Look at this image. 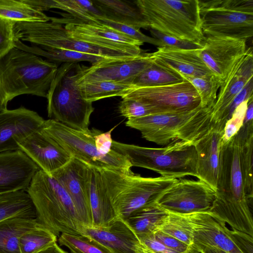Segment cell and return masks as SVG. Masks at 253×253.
<instances>
[{
    "label": "cell",
    "instance_id": "3957f363",
    "mask_svg": "<svg viewBox=\"0 0 253 253\" xmlns=\"http://www.w3.org/2000/svg\"><path fill=\"white\" fill-rule=\"evenodd\" d=\"M212 112V107H200L187 112L152 114L127 120L126 124L140 131L146 140L158 145L177 140L195 144L215 124Z\"/></svg>",
    "mask_w": 253,
    "mask_h": 253
},
{
    "label": "cell",
    "instance_id": "7402d4cb",
    "mask_svg": "<svg viewBox=\"0 0 253 253\" xmlns=\"http://www.w3.org/2000/svg\"><path fill=\"white\" fill-rule=\"evenodd\" d=\"M82 234L98 241L113 253H146L137 235L120 217L105 227L83 226Z\"/></svg>",
    "mask_w": 253,
    "mask_h": 253
},
{
    "label": "cell",
    "instance_id": "8d00e7d4",
    "mask_svg": "<svg viewBox=\"0 0 253 253\" xmlns=\"http://www.w3.org/2000/svg\"><path fill=\"white\" fill-rule=\"evenodd\" d=\"M58 241L71 253H113L105 246L86 235L61 233Z\"/></svg>",
    "mask_w": 253,
    "mask_h": 253
},
{
    "label": "cell",
    "instance_id": "cb8c5ba5",
    "mask_svg": "<svg viewBox=\"0 0 253 253\" xmlns=\"http://www.w3.org/2000/svg\"><path fill=\"white\" fill-rule=\"evenodd\" d=\"M224 127L215 123L209 132L194 144L197 154L198 178L215 191Z\"/></svg>",
    "mask_w": 253,
    "mask_h": 253
},
{
    "label": "cell",
    "instance_id": "4316f807",
    "mask_svg": "<svg viewBox=\"0 0 253 253\" xmlns=\"http://www.w3.org/2000/svg\"><path fill=\"white\" fill-rule=\"evenodd\" d=\"M104 18L135 28H149L139 8L133 1L120 0H93Z\"/></svg>",
    "mask_w": 253,
    "mask_h": 253
},
{
    "label": "cell",
    "instance_id": "e575fe53",
    "mask_svg": "<svg viewBox=\"0 0 253 253\" xmlns=\"http://www.w3.org/2000/svg\"><path fill=\"white\" fill-rule=\"evenodd\" d=\"M181 75L154 63L139 74L131 84L135 87L164 86L183 82Z\"/></svg>",
    "mask_w": 253,
    "mask_h": 253
},
{
    "label": "cell",
    "instance_id": "6da1fadb",
    "mask_svg": "<svg viewBox=\"0 0 253 253\" xmlns=\"http://www.w3.org/2000/svg\"><path fill=\"white\" fill-rule=\"evenodd\" d=\"M253 121L240 129L220 149L216 198L209 211L231 229L253 237Z\"/></svg>",
    "mask_w": 253,
    "mask_h": 253
},
{
    "label": "cell",
    "instance_id": "2e32d148",
    "mask_svg": "<svg viewBox=\"0 0 253 253\" xmlns=\"http://www.w3.org/2000/svg\"><path fill=\"white\" fill-rule=\"evenodd\" d=\"M153 64L151 53L127 58H107L89 67L83 65L77 83L107 81L131 84L134 78Z\"/></svg>",
    "mask_w": 253,
    "mask_h": 253
},
{
    "label": "cell",
    "instance_id": "9a60e30c",
    "mask_svg": "<svg viewBox=\"0 0 253 253\" xmlns=\"http://www.w3.org/2000/svg\"><path fill=\"white\" fill-rule=\"evenodd\" d=\"M215 198V191L205 182L178 179L156 202L168 212L187 214L209 211Z\"/></svg>",
    "mask_w": 253,
    "mask_h": 253
},
{
    "label": "cell",
    "instance_id": "277c9868",
    "mask_svg": "<svg viewBox=\"0 0 253 253\" xmlns=\"http://www.w3.org/2000/svg\"><path fill=\"white\" fill-rule=\"evenodd\" d=\"M56 63L14 47L0 59V80L9 101L22 94L46 97L57 73Z\"/></svg>",
    "mask_w": 253,
    "mask_h": 253
},
{
    "label": "cell",
    "instance_id": "ffe728a7",
    "mask_svg": "<svg viewBox=\"0 0 253 253\" xmlns=\"http://www.w3.org/2000/svg\"><path fill=\"white\" fill-rule=\"evenodd\" d=\"M86 166L72 158L50 175L60 183L69 195L84 226L91 227L92 214L85 180Z\"/></svg>",
    "mask_w": 253,
    "mask_h": 253
},
{
    "label": "cell",
    "instance_id": "d6986e66",
    "mask_svg": "<svg viewBox=\"0 0 253 253\" xmlns=\"http://www.w3.org/2000/svg\"><path fill=\"white\" fill-rule=\"evenodd\" d=\"M24 152L40 168L48 174L63 166L72 157L42 127L17 142Z\"/></svg>",
    "mask_w": 253,
    "mask_h": 253
},
{
    "label": "cell",
    "instance_id": "30bf717a",
    "mask_svg": "<svg viewBox=\"0 0 253 253\" xmlns=\"http://www.w3.org/2000/svg\"><path fill=\"white\" fill-rule=\"evenodd\" d=\"M205 37L247 41L253 36V0H198Z\"/></svg>",
    "mask_w": 253,
    "mask_h": 253
},
{
    "label": "cell",
    "instance_id": "b9f144b4",
    "mask_svg": "<svg viewBox=\"0 0 253 253\" xmlns=\"http://www.w3.org/2000/svg\"><path fill=\"white\" fill-rule=\"evenodd\" d=\"M15 22L0 18V59L15 47Z\"/></svg>",
    "mask_w": 253,
    "mask_h": 253
},
{
    "label": "cell",
    "instance_id": "ab89813d",
    "mask_svg": "<svg viewBox=\"0 0 253 253\" xmlns=\"http://www.w3.org/2000/svg\"><path fill=\"white\" fill-rule=\"evenodd\" d=\"M98 21L106 26L118 30L133 40L140 41L143 43L147 42L158 46V47L165 46L164 44L160 41L143 34L141 32L140 29L118 23L105 18H100Z\"/></svg>",
    "mask_w": 253,
    "mask_h": 253
},
{
    "label": "cell",
    "instance_id": "52a82bcc",
    "mask_svg": "<svg viewBox=\"0 0 253 253\" xmlns=\"http://www.w3.org/2000/svg\"><path fill=\"white\" fill-rule=\"evenodd\" d=\"M149 28L180 40L202 44L198 0H136Z\"/></svg>",
    "mask_w": 253,
    "mask_h": 253
},
{
    "label": "cell",
    "instance_id": "5bb4252c",
    "mask_svg": "<svg viewBox=\"0 0 253 253\" xmlns=\"http://www.w3.org/2000/svg\"><path fill=\"white\" fill-rule=\"evenodd\" d=\"M62 24L73 38L135 56L141 53L142 42L133 40L99 21H85L68 17H51Z\"/></svg>",
    "mask_w": 253,
    "mask_h": 253
},
{
    "label": "cell",
    "instance_id": "60d3db41",
    "mask_svg": "<svg viewBox=\"0 0 253 253\" xmlns=\"http://www.w3.org/2000/svg\"><path fill=\"white\" fill-rule=\"evenodd\" d=\"M121 116L127 120L140 118L152 115L151 109L146 105L131 98H123L119 106Z\"/></svg>",
    "mask_w": 253,
    "mask_h": 253
},
{
    "label": "cell",
    "instance_id": "ee69618b",
    "mask_svg": "<svg viewBox=\"0 0 253 253\" xmlns=\"http://www.w3.org/2000/svg\"><path fill=\"white\" fill-rule=\"evenodd\" d=\"M150 31L152 38L160 41L164 44L165 46L185 50L200 49L203 47V43L197 44L180 40L162 34L152 29H150Z\"/></svg>",
    "mask_w": 253,
    "mask_h": 253
},
{
    "label": "cell",
    "instance_id": "44dd1931",
    "mask_svg": "<svg viewBox=\"0 0 253 253\" xmlns=\"http://www.w3.org/2000/svg\"><path fill=\"white\" fill-rule=\"evenodd\" d=\"M39 169L21 150L0 153V195L26 191Z\"/></svg>",
    "mask_w": 253,
    "mask_h": 253
},
{
    "label": "cell",
    "instance_id": "d6a6232c",
    "mask_svg": "<svg viewBox=\"0 0 253 253\" xmlns=\"http://www.w3.org/2000/svg\"><path fill=\"white\" fill-rule=\"evenodd\" d=\"M78 85L83 98L92 103L107 97H122L134 86L131 84L107 81L81 83Z\"/></svg>",
    "mask_w": 253,
    "mask_h": 253
},
{
    "label": "cell",
    "instance_id": "7dc6e473",
    "mask_svg": "<svg viewBox=\"0 0 253 253\" xmlns=\"http://www.w3.org/2000/svg\"><path fill=\"white\" fill-rule=\"evenodd\" d=\"M141 243L148 250L155 253H179L156 240L152 233L137 236Z\"/></svg>",
    "mask_w": 253,
    "mask_h": 253
},
{
    "label": "cell",
    "instance_id": "681fc988",
    "mask_svg": "<svg viewBox=\"0 0 253 253\" xmlns=\"http://www.w3.org/2000/svg\"><path fill=\"white\" fill-rule=\"evenodd\" d=\"M188 253H229L214 246L193 243L190 246Z\"/></svg>",
    "mask_w": 253,
    "mask_h": 253
},
{
    "label": "cell",
    "instance_id": "7bdbcfd3",
    "mask_svg": "<svg viewBox=\"0 0 253 253\" xmlns=\"http://www.w3.org/2000/svg\"><path fill=\"white\" fill-rule=\"evenodd\" d=\"M249 100V99L240 104L227 122L224 129L222 142L229 140L242 126Z\"/></svg>",
    "mask_w": 253,
    "mask_h": 253
},
{
    "label": "cell",
    "instance_id": "f907efd6",
    "mask_svg": "<svg viewBox=\"0 0 253 253\" xmlns=\"http://www.w3.org/2000/svg\"><path fill=\"white\" fill-rule=\"evenodd\" d=\"M9 101L5 93L0 80V112L7 109L8 102Z\"/></svg>",
    "mask_w": 253,
    "mask_h": 253
},
{
    "label": "cell",
    "instance_id": "836d02e7",
    "mask_svg": "<svg viewBox=\"0 0 253 253\" xmlns=\"http://www.w3.org/2000/svg\"><path fill=\"white\" fill-rule=\"evenodd\" d=\"M0 18L14 22H47L50 17L23 0H0Z\"/></svg>",
    "mask_w": 253,
    "mask_h": 253
},
{
    "label": "cell",
    "instance_id": "484cf974",
    "mask_svg": "<svg viewBox=\"0 0 253 253\" xmlns=\"http://www.w3.org/2000/svg\"><path fill=\"white\" fill-rule=\"evenodd\" d=\"M85 180L94 227L109 226L118 218L99 170L86 166Z\"/></svg>",
    "mask_w": 253,
    "mask_h": 253
},
{
    "label": "cell",
    "instance_id": "74e56055",
    "mask_svg": "<svg viewBox=\"0 0 253 253\" xmlns=\"http://www.w3.org/2000/svg\"><path fill=\"white\" fill-rule=\"evenodd\" d=\"M158 230L173 237L189 246L193 244L192 229L183 214L169 212Z\"/></svg>",
    "mask_w": 253,
    "mask_h": 253
},
{
    "label": "cell",
    "instance_id": "7a4b0ae2",
    "mask_svg": "<svg viewBox=\"0 0 253 253\" xmlns=\"http://www.w3.org/2000/svg\"><path fill=\"white\" fill-rule=\"evenodd\" d=\"M26 191L34 206L39 221L57 237L60 233L82 235L84 225L74 203L54 177L40 169Z\"/></svg>",
    "mask_w": 253,
    "mask_h": 253
},
{
    "label": "cell",
    "instance_id": "bcb514c9",
    "mask_svg": "<svg viewBox=\"0 0 253 253\" xmlns=\"http://www.w3.org/2000/svg\"><path fill=\"white\" fill-rule=\"evenodd\" d=\"M253 78H252L248 81L244 88L235 97L229 107L225 116V119L227 122L231 117L234 110L240 104L253 96Z\"/></svg>",
    "mask_w": 253,
    "mask_h": 253
},
{
    "label": "cell",
    "instance_id": "8992f818",
    "mask_svg": "<svg viewBox=\"0 0 253 253\" xmlns=\"http://www.w3.org/2000/svg\"><path fill=\"white\" fill-rule=\"evenodd\" d=\"M112 149L125 156L132 167L152 170L163 177H198L197 154L190 142L173 141L164 147L151 148L113 140Z\"/></svg>",
    "mask_w": 253,
    "mask_h": 253
},
{
    "label": "cell",
    "instance_id": "ba28073f",
    "mask_svg": "<svg viewBox=\"0 0 253 253\" xmlns=\"http://www.w3.org/2000/svg\"><path fill=\"white\" fill-rule=\"evenodd\" d=\"M83 67L78 63H64L58 67L46 96L47 110L50 119L86 131L94 109L92 102L83 98L77 83Z\"/></svg>",
    "mask_w": 253,
    "mask_h": 253
},
{
    "label": "cell",
    "instance_id": "4dcf8cb0",
    "mask_svg": "<svg viewBox=\"0 0 253 253\" xmlns=\"http://www.w3.org/2000/svg\"><path fill=\"white\" fill-rule=\"evenodd\" d=\"M15 47L27 51L39 56H42L47 60L58 63H78L87 61L91 64L108 58L102 56L85 53L64 49L53 48L36 45H28L19 40L15 41Z\"/></svg>",
    "mask_w": 253,
    "mask_h": 253
},
{
    "label": "cell",
    "instance_id": "603a6c76",
    "mask_svg": "<svg viewBox=\"0 0 253 253\" xmlns=\"http://www.w3.org/2000/svg\"><path fill=\"white\" fill-rule=\"evenodd\" d=\"M253 76L252 49L248 48L246 55L234 66L224 83L220 86L216 101L212 107L215 123L225 126L226 112L235 97Z\"/></svg>",
    "mask_w": 253,
    "mask_h": 253
},
{
    "label": "cell",
    "instance_id": "e0dca14e",
    "mask_svg": "<svg viewBox=\"0 0 253 253\" xmlns=\"http://www.w3.org/2000/svg\"><path fill=\"white\" fill-rule=\"evenodd\" d=\"M199 56L220 86L236 63L247 53L246 41L227 37H205Z\"/></svg>",
    "mask_w": 253,
    "mask_h": 253
},
{
    "label": "cell",
    "instance_id": "ac0fdd59",
    "mask_svg": "<svg viewBox=\"0 0 253 253\" xmlns=\"http://www.w3.org/2000/svg\"><path fill=\"white\" fill-rule=\"evenodd\" d=\"M44 120L37 112L21 106L0 112V153L20 150L17 142L41 128Z\"/></svg>",
    "mask_w": 253,
    "mask_h": 253
},
{
    "label": "cell",
    "instance_id": "816d5d0a",
    "mask_svg": "<svg viewBox=\"0 0 253 253\" xmlns=\"http://www.w3.org/2000/svg\"><path fill=\"white\" fill-rule=\"evenodd\" d=\"M37 253H68L62 250L57 244L53 245Z\"/></svg>",
    "mask_w": 253,
    "mask_h": 253
},
{
    "label": "cell",
    "instance_id": "f1b7e54d",
    "mask_svg": "<svg viewBox=\"0 0 253 253\" xmlns=\"http://www.w3.org/2000/svg\"><path fill=\"white\" fill-rule=\"evenodd\" d=\"M40 223L37 218L20 216L0 221V253H20V237Z\"/></svg>",
    "mask_w": 253,
    "mask_h": 253
},
{
    "label": "cell",
    "instance_id": "f546056e",
    "mask_svg": "<svg viewBox=\"0 0 253 253\" xmlns=\"http://www.w3.org/2000/svg\"><path fill=\"white\" fill-rule=\"evenodd\" d=\"M168 213L155 202L138 209L125 220L137 236H140L157 231Z\"/></svg>",
    "mask_w": 253,
    "mask_h": 253
},
{
    "label": "cell",
    "instance_id": "8fae6325",
    "mask_svg": "<svg viewBox=\"0 0 253 253\" xmlns=\"http://www.w3.org/2000/svg\"><path fill=\"white\" fill-rule=\"evenodd\" d=\"M13 30L16 40L29 42L33 45L73 50L112 58L133 57L75 39L68 34L62 24L51 17L47 22H15Z\"/></svg>",
    "mask_w": 253,
    "mask_h": 253
},
{
    "label": "cell",
    "instance_id": "c3c4849f",
    "mask_svg": "<svg viewBox=\"0 0 253 253\" xmlns=\"http://www.w3.org/2000/svg\"><path fill=\"white\" fill-rule=\"evenodd\" d=\"M116 127L115 126L106 132H100L94 137L95 144L97 151L102 155L108 154L112 150L113 139L111 132Z\"/></svg>",
    "mask_w": 253,
    "mask_h": 253
},
{
    "label": "cell",
    "instance_id": "d590c367",
    "mask_svg": "<svg viewBox=\"0 0 253 253\" xmlns=\"http://www.w3.org/2000/svg\"><path fill=\"white\" fill-rule=\"evenodd\" d=\"M57 238L50 230L40 223L20 237V253H37L57 243Z\"/></svg>",
    "mask_w": 253,
    "mask_h": 253
},
{
    "label": "cell",
    "instance_id": "d4e9b609",
    "mask_svg": "<svg viewBox=\"0 0 253 253\" xmlns=\"http://www.w3.org/2000/svg\"><path fill=\"white\" fill-rule=\"evenodd\" d=\"M151 53L153 62L182 76L213 75L199 56V49L185 50L168 46L158 47Z\"/></svg>",
    "mask_w": 253,
    "mask_h": 253
},
{
    "label": "cell",
    "instance_id": "9c48e42d",
    "mask_svg": "<svg viewBox=\"0 0 253 253\" xmlns=\"http://www.w3.org/2000/svg\"><path fill=\"white\" fill-rule=\"evenodd\" d=\"M42 129L72 158L99 171L106 169L128 170L132 167L125 156L113 149L106 155L97 151L94 137L102 132L99 130H79L50 119L44 120Z\"/></svg>",
    "mask_w": 253,
    "mask_h": 253
},
{
    "label": "cell",
    "instance_id": "83f0119b",
    "mask_svg": "<svg viewBox=\"0 0 253 253\" xmlns=\"http://www.w3.org/2000/svg\"><path fill=\"white\" fill-rule=\"evenodd\" d=\"M26 4L42 12L51 8L62 10L76 19L85 21H98L104 18L92 0H23Z\"/></svg>",
    "mask_w": 253,
    "mask_h": 253
},
{
    "label": "cell",
    "instance_id": "7c38bea8",
    "mask_svg": "<svg viewBox=\"0 0 253 253\" xmlns=\"http://www.w3.org/2000/svg\"><path fill=\"white\" fill-rule=\"evenodd\" d=\"M122 98L140 102L151 109L152 114L184 113L201 107L199 94L186 80L180 83L164 86H133Z\"/></svg>",
    "mask_w": 253,
    "mask_h": 253
},
{
    "label": "cell",
    "instance_id": "5b68a950",
    "mask_svg": "<svg viewBox=\"0 0 253 253\" xmlns=\"http://www.w3.org/2000/svg\"><path fill=\"white\" fill-rule=\"evenodd\" d=\"M100 172L117 217L124 220L144 206L156 202L178 180L162 176L142 177L131 169Z\"/></svg>",
    "mask_w": 253,
    "mask_h": 253
},
{
    "label": "cell",
    "instance_id": "4fadbf2b",
    "mask_svg": "<svg viewBox=\"0 0 253 253\" xmlns=\"http://www.w3.org/2000/svg\"><path fill=\"white\" fill-rule=\"evenodd\" d=\"M183 214L191 227L193 243L214 246L229 253H253V237L229 229L210 211Z\"/></svg>",
    "mask_w": 253,
    "mask_h": 253
},
{
    "label": "cell",
    "instance_id": "f6af8a7d",
    "mask_svg": "<svg viewBox=\"0 0 253 253\" xmlns=\"http://www.w3.org/2000/svg\"><path fill=\"white\" fill-rule=\"evenodd\" d=\"M154 238L179 253H188L190 246L176 238L157 230L152 233Z\"/></svg>",
    "mask_w": 253,
    "mask_h": 253
},
{
    "label": "cell",
    "instance_id": "f35d334b",
    "mask_svg": "<svg viewBox=\"0 0 253 253\" xmlns=\"http://www.w3.org/2000/svg\"><path fill=\"white\" fill-rule=\"evenodd\" d=\"M195 87L201 99V107H213L218 89L220 86L217 79L210 75L203 77L182 76Z\"/></svg>",
    "mask_w": 253,
    "mask_h": 253
},
{
    "label": "cell",
    "instance_id": "1f68e13d",
    "mask_svg": "<svg viewBox=\"0 0 253 253\" xmlns=\"http://www.w3.org/2000/svg\"><path fill=\"white\" fill-rule=\"evenodd\" d=\"M15 216L37 218L35 208L26 191L0 195V221Z\"/></svg>",
    "mask_w": 253,
    "mask_h": 253
}]
</instances>
